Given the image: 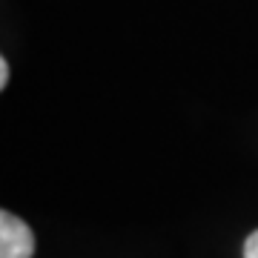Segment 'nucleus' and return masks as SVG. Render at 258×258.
<instances>
[{"label": "nucleus", "mask_w": 258, "mask_h": 258, "mask_svg": "<svg viewBox=\"0 0 258 258\" xmlns=\"http://www.w3.org/2000/svg\"><path fill=\"white\" fill-rule=\"evenodd\" d=\"M35 232L15 212L0 210V258H32Z\"/></svg>", "instance_id": "nucleus-1"}, {"label": "nucleus", "mask_w": 258, "mask_h": 258, "mask_svg": "<svg viewBox=\"0 0 258 258\" xmlns=\"http://www.w3.org/2000/svg\"><path fill=\"white\" fill-rule=\"evenodd\" d=\"M244 258H258V230L249 232L244 241Z\"/></svg>", "instance_id": "nucleus-2"}, {"label": "nucleus", "mask_w": 258, "mask_h": 258, "mask_svg": "<svg viewBox=\"0 0 258 258\" xmlns=\"http://www.w3.org/2000/svg\"><path fill=\"white\" fill-rule=\"evenodd\" d=\"M6 83H9V63L3 60V55H0V92L6 89Z\"/></svg>", "instance_id": "nucleus-3"}]
</instances>
